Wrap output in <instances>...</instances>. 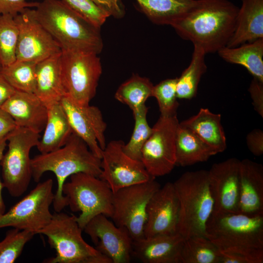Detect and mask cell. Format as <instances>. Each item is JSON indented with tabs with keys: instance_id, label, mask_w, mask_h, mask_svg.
<instances>
[{
	"instance_id": "cell-1",
	"label": "cell",
	"mask_w": 263,
	"mask_h": 263,
	"mask_svg": "<svg viewBox=\"0 0 263 263\" xmlns=\"http://www.w3.org/2000/svg\"><path fill=\"white\" fill-rule=\"evenodd\" d=\"M238 9L228 0H195L171 26L206 54L217 52L226 46L233 35Z\"/></svg>"
},
{
	"instance_id": "cell-2",
	"label": "cell",
	"mask_w": 263,
	"mask_h": 263,
	"mask_svg": "<svg viewBox=\"0 0 263 263\" xmlns=\"http://www.w3.org/2000/svg\"><path fill=\"white\" fill-rule=\"evenodd\" d=\"M205 236L221 252L242 256L249 263H263V215L212 214Z\"/></svg>"
},
{
	"instance_id": "cell-3",
	"label": "cell",
	"mask_w": 263,
	"mask_h": 263,
	"mask_svg": "<svg viewBox=\"0 0 263 263\" xmlns=\"http://www.w3.org/2000/svg\"><path fill=\"white\" fill-rule=\"evenodd\" d=\"M32 178L39 181L46 172H53L57 179L53 207L56 212H60L68 206L62 187L71 175L84 172L99 177L101 172V159L96 156L86 144L73 133L66 143L54 151L40 153L31 158Z\"/></svg>"
},
{
	"instance_id": "cell-4",
	"label": "cell",
	"mask_w": 263,
	"mask_h": 263,
	"mask_svg": "<svg viewBox=\"0 0 263 263\" xmlns=\"http://www.w3.org/2000/svg\"><path fill=\"white\" fill-rule=\"evenodd\" d=\"M34 9L39 22L60 45L61 50L97 55L103 44L99 29L80 16L62 0H43Z\"/></svg>"
},
{
	"instance_id": "cell-5",
	"label": "cell",
	"mask_w": 263,
	"mask_h": 263,
	"mask_svg": "<svg viewBox=\"0 0 263 263\" xmlns=\"http://www.w3.org/2000/svg\"><path fill=\"white\" fill-rule=\"evenodd\" d=\"M173 184L180 204L177 232L185 239L205 236L207 223L214 208L208 171L186 172Z\"/></svg>"
},
{
	"instance_id": "cell-6",
	"label": "cell",
	"mask_w": 263,
	"mask_h": 263,
	"mask_svg": "<svg viewBox=\"0 0 263 263\" xmlns=\"http://www.w3.org/2000/svg\"><path fill=\"white\" fill-rule=\"evenodd\" d=\"M76 217L56 212L49 223L38 234L47 238L50 246L56 250V256L49 263H112L107 257L89 244L82 236L83 230Z\"/></svg>"
},
{
	"instance_id": "cell-7",
	"label": "cell",
	"mask_w": 263,
	"mask_h": 263,
	"mask_svg": "<svg viewBox=\"0 0 263 263\" xmlns=\"http://www.w3.org/2000/svg\"><path fill=\"white\" fill-rule=\"evenodd\" d=\"M62 192L73 212H80L77 222L83 230L87 223L99 214L111 218L113 192L104 180L94 175L78 172L65 182Z\"/></svg>"
},
{
	"instance_id": "cell-8",
	"label": "cell",
	"mask_w": 263,
	"mask_h": 263,
	"mask_svg": "<svg viewBox=\"0 0 263 263\" xmlns=\"http://www.w3.org/2000/svg\"><path fill=\"white\" fill-rule=\"evenodd\" d=\"M98 55L79 50H62L61 72L65 96L79 105L90 104L102 74Z\"/></svg>"
},
{
	"instance_id": "cell-9",
	"label": "cell",
	"mask_w": 263,
	"mask_h": 263,
	"mask_svg": "<svg viewBox=\"0 0 263 263\" xmlns=\"http://www.w3.org/2000/svg\"><path fill=\"white\" fill-rule=\"evenodd\" d=\"M40 138L39 133L19 127L7 136V150L0 165L3 187L13 197L20 196L30 185L32 178L30 153Z\"/></svg>"
},
{
	"instance_id": "cell-10",
	"label": "cell",
	"mask_w": 263,
	"mask_h": 263,
	"mask_svg": "<svg viewBox=\"0 0 263 263\" xmlns=\"http://www.w3.org/2000/svg\"><path fill=\"white\" fill-rule=\"evenodd\" d=\"M53 187L52 179L38 184L8 211L0 214V228L12 227L37 234L53 216L50 210L55 197Z\"/></svg>"
},
{
	"instance_id": "cell-11",
	"label": "cell",
	"mask_w": 263,
	"mask_h": 263,
	"mask_svg": "<svg viewBox=\"0 0 263 263\" xmlns=\"http://www.w3.org/2000/svg\"><path fill=\"white\" fill-rule=\"evenodd\" d=\"M160 187L159 183L153 179L113 192L111 218L117 226L127 228L132 241L144 237L147 205Z\"/></svg>"
},
{
	"instance_id": "cell-12",
	"label": "cell",
	"mask_w": 263,
	"mask_h": 263,
	"mask_svg": "<svg viewBox=\"0 0 263 263\" xmlns=\"http://www.w3.org/2000/svg\"><path fill=\"white\" fill-rule=\"evenodd\" d=\"M179 123L177 115H160L142 149L141 161L154 178L169 174L176 165V137Z\"/></svg>"
},
{
	"instance_id": "cell-13",
	"label": "cell",
	"mask_w": 263,
	"mask_h": 263,
	"mask_svg": "<svg viewBox=\"0 0 263 263\" xmlns=\"http://www.w3.org/2000/svg\"><path fill=\"white\" fill-rule=\"evenodd\" d=\"M124 144L122 140L111 141L106 144L101 158L99 178L108 184L113 192L155 178L148 173L141 161L125 153Z\"/></svg>"
},
{
	"instance_id": "cell-14",
	"label": "cell",
	"mask_w": 263,
	"mask_h": 263,
	"mask_svg": "<svg viewBox=\"0 0 263 263\" xmlns=\"http://www.w3.org/2000/svg\"><path fill=\"white\" fill-rule=\"evenodd\" d=\"M19 28L16 58L38 63L61 52V48L36 18L34 9L26 8L14 17Z\"/></svg>"
},
{
	"instance_id": "cell-15",
	"label": "cell",
	"mask_w": 263,
	"mask_h": 263,
	"mask_svg": "<svg viewBox=\"0 0 263 263\" xmlns=\"http://www.w3.org/2000/svg\"><path fill=\"white\" fill-rule=\"evenodd\" d=\"M108 217L99 214L83 230L95 248L112 263H129L132 257V239L126 228L117 226Z\"/></svg>"
},
{
	"instance_id": "cell-16",
	"label": "cell",
	"mask_w": 263,
	"mask_h": 263,
	"mask_svg": "<svg viewBox=\"0 0 263 263\" xmlns=\"http://www.w3.org/2000/svg\"><path fill=\"white\" fill-rule=\"evenodd\" d=\"M69 121L73 133L80 138L90 150L101 159L106 146L107 128L100 110L96 106L77 105L65 96L60 102Z\"/></svg>"
},
{
	"instance_id": "cell-17",
	"label": "cell",
	"mask_w": 263,
	"mask_h": 263,
	"mask_svg": "<svg viewBox=\"0 0 263 263\" xmlns=\"http://www.w3.org/2000/svg\"><path fill=\"white\" fill-rule=\"evenodd\" d=\"M240 160L236 158L214 164L208 171L214 200L212 214L239 213Z\"/></svg>"
},
{
	"instance_id": "cell-18",
	"label": "cell",
	"mask_w": 263,
	"mask_h": 263,
	"mask_svg": "<svg viewBox=\"0 0 263 263\" xmlns=\"http://www.w3.org/2000/svg\"><path fill=\"white\" fill-rule=\"evenodd\" d=\"M179 213L180 204L173 184L167 182L149 201L144 237L177 233Z\"/></svg>"
},
{
	"instance_id": "cell-19",
	"label": "cell",
	"mask_w": 263,
	"mask_h": 263,
	"mask_svg": "<svg viewBox=\"0 0 263 263\" xmlns=\"http://www.w3.org/2000/svg\"><path fill=\"white\" fill-rule=\"evenodd\" d=\"M184 241L178 232L143 237L132 241V256L144 263H181Z\"/></svg>"
},
{
	"instance_id": "cell-20",
	"label": "cell",
	"mask_w": 263,
	"mask_h": 263,
	"mask_svg": "<svg viewBox=\"0 0 263 263\" xmlns=\"http://www.w3.org/2000/svg\"><path fill=\"white\" fill-rule=\"evenodd\" d=\"M1 108L12 116L17 127L38 133L45 128L48 108L34 93L16 91Z\"/></svg>"
},
{
	"instance_id": "cell-21",
	"label": "cell",
	"mask_w": 263,
	"mask_h": 263,
	"mask_svg": "<svg viewBox=\"0 0 263 263\" xmlns=\"http://www.w3.org/2000/svg\"><path fill=\"white\" fill-rule=\"evenodd\" d=\"M239 213L263 215V167L248 159L240 161Z\"/></svg>"
},
{
	"instance_id": "cell-22",
	"label": "cell",
	"mask_w": 263,
	"mask_h": 263,
	"mask_svg": "<svg viewBox=\"0 0 263 263\" xmlns=\"http://www.w3.org/2000/svg\"><path fill=\"white\" fill-rule=\"evenodd\" d=\"M61 52L39 61L34 94L48 108L65 96L61 72Z\"/></svg>"
},
{
	"instance_id": "cell-23",
	"label": "cell",
	"mask_w": 263,
	"mask_h": 263,
	"mask_svg": "<svg viewBox=\"0 0 263 263\" xmlns=\"http://www.w3.org/2000/svg\"><path fill=\"white\" fill-rule=\"evenodd\" d=\"M260 38H263V0H242L226 47L233 48Z\"/></svg>"
},
{
	"instance_id": "cell-24",
	"label": "cell",
	"mask_w": 263,
	"mask_h": 263,
	"mask_svg": "<svg viewBox=\"0 0 263 263\" xmlns=\"http://www.w3.org/2000/svg\"><path fill=\"white\" fill-rule=\"evenodd\" d=\"M179 124L195 133L216 153L223 152L226 148L220 114L213 113L207 108H201L196 114Z\"/></svg>"
},
{
	"instance_id": "cell-25",
	"label": "cell",
	"mask_w": 263,
	"mask_h": 263,
	"mask_svg": "<svg viewBox=\"0 0 263 263\" xmlns=\"http://www.w3.org/2000/svg\"><path fill=\"white\" fill-rule=\"evenodd\" d=\"M44 132L37 146L40 153H46L63 146L73 134L69 121L60 103L48 107Z\"/></svg>"
},
{
	"instance_id": "cell-26",
	"label": "cell",
	"mask_w": 263,
	"mask_h": 263,
	"mask_svg": "<svg viewBox=\"0 0 263 263\" xmlns=\"http://www.w3.org/2000/svg\"><path fill=\"white\" fill-rule=\"evenodd\" d=\"M225 61L244 67L253 77L263 82V38L217 52Z\"/></svg>"
},
{
	"instance_id": "cell-27",
	"label": "cell",
	"mask_w": 263,
	"mask_h": 263,
	"mask_svg": "<svg viewBox=\"0 0 263 263\" xmlns=\"http://www.w3.org/2000/svg\"><path fill=\"white\" fill-rule=\"evenodd\" d=\"M216 152L179 123L176 137V165L186 167L207 161Z\"/></svg>"
},
{
	"instance_id": "cell-28",
	"label": "cell",
	"mask_w": 263,
	"mask_h": 263,
	"mask_svg": "<svg viewBox=\"0 0 263 263\" xmlns=\"http://www.w3.org/2000/svg\"><path fill=\"white\" fill-rule=\"evenodd\" d=\"M142 11L153 23L171 25L182 18L195 0H136Z\"/></svg>"
},
{
	"instance_id": "cell-29",
	"label": "cell",
	"mask_w": 263,
	"mask_h": 263,
	"mask_svg": "<svg viewBox=\"0 0 263 263\" xmlns=\"http://www.w3.org/2000/svg\"><path fill=\"white\" fill-rule=\"evenodd\" d=\"M193 46V52L189 65L182 72L180 76L177 77V98L190 99L194 97L201 77L207 70L205 61L206 53L200 47Z\"/></svg>"
},
{
	"instance_id": "cell-30",
	"label": "cell",
	"mask_w": 263,
	"mask_h": 263,
	"mask_svg": "<svg viewBox=\"0 0 263 263\" xmlns=\"http://www.w3.org/2000/svg\"><path fill=\"white\" fill-rule=\"evenodd\" d=\"M153 86L149 78L133 75L121 84L114 97L133 112L145 105L147 100L152 96Z\"/></svg>"
},
{
	"instance_id": "cell-31",
	"label": "cell",
	"mask_w": 263,
	"mask_h": 263,
	"mask_svg": "<svg viewBox=\"0 0 263 263\" xmlns=\"http://www.w3.org/2000/svg\"><path fill=\"white\" fill-rule=\"evenodd\" d=\"M221 252L205 236L185 239L181 253V263H220Z\"/></svg>"
},
{
	"instance_id": "cell-32",
	"label": "cell",
	"mask_w": 263,
	"mask_h": 263,
	"mask_svg": "<svg viewBox=\"0 0 263 263\" xmlns=\"http://www.w3.org/2000/svg\"><path fill=\"white\" fill-rule=\"evenodd\" d=\"M37 63L16 60L7 66L0 67V72L16 91L34 93Z\"/></svg>"
},
{
	"instance_id": "cell-33",
	"label": "cell",
	"mask_w": 263,
	"mask_h": 263,
	"mask_svg": "<svg viewBox=\"0 0 263 263\" xmlns=\"http://www.w3.org/2000/svg\"><path fill=\"white\" fill-rule=\"evenodd\" d=\"M19 28L14 17L0 15V64L7 66L16 60Z\"/></svg>"
},
{
	"instance_id": "cell-34",
	"label": "cell",
	"mask_w": 263,
	"mask_h": 263,
	"mask_svg": "<svg viewBox=\"0 0 263 263\" xmlns=\"http://www.w3.org/2000/svg\"><path fill=\"white\" fill-rule=\"evenodd\" d=\"M148 112L146 105L132 112L134 119L133 132L129 141L123 146L126 154L137 160L141 161L142 149L152 131L147 118Z\"/></svg>"
},
{
	"instance_id": "cell-35",
	"label": "cell",
	"mask_w": 263,
	"mask_h": 263,
	"mask_svg": "<svg viewBox=\"0 0 263 263\" xmlns=\"http://www.w3.org/2000/svg\"><path fill=\"white\" fill-rule=\"evenodd\" d=\"M35 235L33 232L15 228L7 231L0 241V263H14Z\"/></svg>"
},
{
	"instance_id": "cell-36",
	"label": "cell",
	"mask_w": 263,
	"mask_h": 263,
	"mask_svg": "<svg viewBox=\"0 0 263 263\" xmlns=\"http://www.w3.org/2000/svg\"><path fill=\"white\" fill-rule=\"evenodd\" d=\"M177 77L163 80L153 86L152 96L158 102L160 115L174 116L177 115L179 104L177 100L176 85Z\"/></svg>"
},
{
	"instance_id": "cell-37",
	"label": "cell",
	"mask_w": 263,
	"mask_h": 263,
	"mask_svg": "<svg viewBox=\"0 0 263 263\" xmlns=\"http://www.w3.org/2000/svg\"><path fill=\"white\" fill-rule=\"evenodd\" d=\"M62 0L76 13L99 29L111 16L108 11L93 0Z\"/></svg>"
},
{
	"instance_id": "cell-38",
	"label": "cell",
	"mask_w": 263,
	"mask_h": 263,
	"mask_svg": "<svg viewBox=\"0 0 263 263\" xmlns=\"http://www.w3.org/2000/svg\"><path fill=\"white\" fill-rule=\"evenodd\" d=\"M38 4L27 0H0V15H10L15 17L26 8L36 7Z\"/></svg>"
},
{
	"instance_id": "cell-39",
	"label": "cell",
	"mask_w": 263,
	"mask_h": 263,
	"mask_svg": "<svg viewBox=\"0 0 263 263\" xmlns=\"http://www.w3.org/2000/svg\"><path fill=\"white\" fill-rule=\"evenodd\" d=\"M248 91L255 111L263 117V82L253 77Z\"/></svg>"
},
{
	"instance_id": "cell-40",
	"label": "cell",
	"mask_w": 263,
	"mask_h": 263,
	"mask_svg": "<svg viewBox=\"0 0 263 263\" xmlns=\"http://www.w3.org/2000/svg\"><path fill=\"white\" fill-rule=\"evenodd\" d=\"M248 149L254 155L259 156L263 153V132L255 129L249 132L246 137Z\"/></svg>"
},
{
	"instance_id": "cell-41",
	"label": "cell",
	"mask_w": 263,
	"mask_h": 263,
	"mask_svg": "<svg viewBox=\"0 0 263 263\" xmlns=\"http://www.w3.org/2000/svg\"><path fill=\"white\" fill-rule=\"evenodd\" d=\"M17 127L12 116L0 108V140L6 138Z\"/></svg>"
},
{
	"instance_id": "cell-42",
	"label": "cell",
	"mask_w": 263,
	"mask_h": 263,
	"mask_svg": "<svg viewBox=\"0 0 263 263\" xmlns=\"http://www.w3.org/2000/svg\"><path fill=\"white\" fill-rule=\"evenodd\" d=\"M93 0L108 11L111 16L112 15L115 18H121L123 16V10L118 0Z\"/></svg>"
},
{
	"instance_id": "cell-43",
	"label": "cell",
	"mask_w": 263,
	"mask_h": 263,
	"mask_svg": "<svg viewBox=\"0 0 263 263\" xmlns=\"http://www.w3.org/2000/svg\"><path fill=\"white\" fill-rule=\"evenodd\" d=\"M16 91L0 72V108Z\"/></svg>"
},
{
	"instance_id": "cell-44",
	"label": "cell",
	"mask_w": 263,
	"mask_h": 263,
	"mask_svg": "<svg viewBox=\"0 0 263 263\" xmlns=\"http://www.w3.org/2000/svg\"><path fill=\"white\" fill-rule=\"evenodd\" d=\"M7 137L0 140V163L4 154V151L7 146ZM4 188L2 182L0 179V214H2L5 212L6 207L3 199L2 191Z\"/></svg>"
},
{
	"instance_id": "cell-45",
	"label": "cell",
	"mask_w": 263,
	"mask_h": 263,
	"mask_svg": "<svg viewBox=\"0 0 263 263\" xmlns=\"http://www.w3.org/2000/svg\"><path fill=\"white\" fill-rule=\"evenodd\" d=\"M0 67H1V65H0Z\"/></svg>"
}]
</instances>
